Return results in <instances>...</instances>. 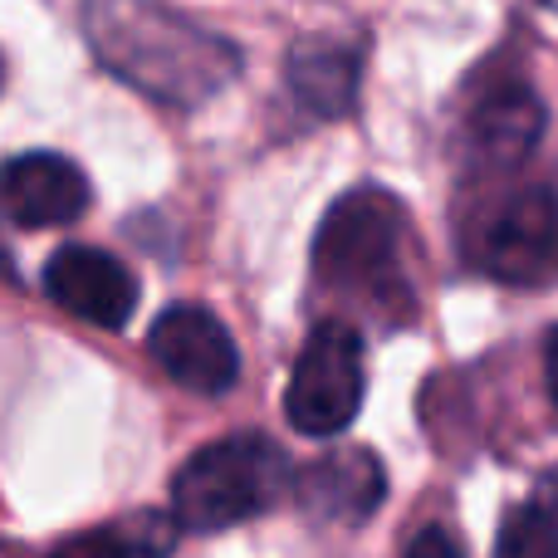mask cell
<instances>
[{
    "instance_id": "6da1fadb",
    "label": "cell",
    "mask_w": 558,
    "mask_h": 558,
    "mask_svg": "<svg viewBox=\"0 0 558 558\" xmlns=\"http://www.w3.org/2000/svg\"><path fill=\"white\" fill-rule=\"evenodd\" d=\"M98 64L167 108H202L241 74V49L162 0H84Z\"/></svg>"
},
{
    "instance_id": "7a4b0ae2",
    "label": "cell",
    "mask_w": 558,
    "mask_h": 558,
    "mask_svg": "<svg viewBox=\"0 0 558 558\" xmlns=\"http://www.w3.org/2000/svg\"><path fill=\"white\" fill-rule=\"evenodd\" d=\"M314 275L328 294L357 299L377 314H412L407 279V216L397 196L353 192L324 216L314 245Z\"/></svg>"
},
{
    "instance_id": "3957f363",
    "label": "cell",
    "mask_w": 558,
    "mask_h": 558,
    "mask_svg": "<svg viewBox=\"0 0 558 558\" xmlns=\"http://www.w3.org/2000/svg\"><path fill=\"white\" fill-rule=\"evenodd\" d=\"M294 495V465L270 436L241 432L196 451L172 481V514L182 530L216 534L275 510Z\"/></svg>"
},
{
    "instance_id": "277c9868",
    "label": "cell",
    "mask_w": 558,
    "mask_h": 558,
    "mask_svg": "<svg viewBox=\"0 0 558 558\" xmlns=\"http://www.w3.org/2000/svg\"><path fill=\"white\" fill-rule=\"evenodd\" d=\"M465 255L481 275L514 289H549L558 279V192L510 186L475 211Z\"/></svg>"
},
{
    "instance_id": "5b68a950",
    "label": "cell",
    "mask_w": 558,
    "mask_h": 558,
    "mask_svg": "<svg viewBox=\"0 0 558 558\" xmlns=\"http://www.w3.org/2000/svg\"><path fill=\"white\" fill-rule=\"evenodd\" d=\"M363 387H367V367H363V333L343 318H328L299 348L294 377L284 392V416L299 436H328L348 432L363 407Z\"/></svg>"
},
{
    "instance_id": "8992f818",
    "label": "cell",
    "mask_w": 558,
    "mask_h": 558,
    "mask_svg": "<svg viewBox=\"0 0 558 558\" xmlns=\"http://www.w3.org/2000/svg\"><path fill=\"white\" fill-rule=\"evenodd\" d=\"M147 353L153 363L172 377L177 387L196 397H226L241 383V353L226 324L202 304H172L157 314L153 333H147Z\"/></svg>"
},
{
    "instance_id": "52a82bcc",
    "label": "cell",
    "mask_w": 558,
    "mask_h": 558,
    "mask_svg": "<svg viewBox=\"0 0 558 558\" xmlns=\"http://www.w3.org/2000/svg\"><path fill=\"white\" fill-rule=\"evenodd\" d=\"M45 294L84 324L123 328L137 308V279L118 255L98 245H64L45 265Z\"/></svg>"
},
{
    "instance_id": "ba28073f",
    "label": "cell",
    "mask_w": 558,
    "mask_h": 558,
    "mask_svg": "<svg viewBox=\"0 0 558 558\" xmlns=\"http://www.w3.org/2000/svg\"><path fill=\"white\" fill-rule=\"evenodd\" d=\"M88 211V177L59 153H20L0 167V216L25 231L69 226Z\"/></svg>"
},
{
    "instance_id": "9c48e42d",
    "label": "cell",
    "mask_w": 558,
    "mask_h": 558,
    "mask_svg": "<svg viewBox=\"0 0 558 558\" xmlns=\"http://www.w3.org/2000/svg\"><path fill=\"white\" fill-rule=\"evenodd\" d=\"M383 461L363 446H338L294 475V505L318 524H363L383 505Z\"/></svg>"
},
{
    "instance_id": "30bf717a",
    "label": "cell",
    "mask_w": 558,
    "mask_h": 558,
    "mask_svg": "<svg viewBox=\"0 0 558 558\" xmlns=\"http://www.w3.org/2000/svg\"><path fill=\"white\" fill-rule=\"evenodd\" d=\"M357 69L363 54L353 45H333V39H308L289 59V88L294 98L318 118H338L353 108L357 98Z\"/></svg>"
},
{
    "instance_id": "8fae6325",
    "label": "cell",
    "mask_w": 558,
    "mask_h": 558,
    "mask_svg": "<svg viewBox=\"0 0 558 558\" xmlns=\"http://www.w3.org/2000/svg\"><path fill=\"white\" fill-rule=\"evenodd\" d=\"M539 128H544V113L530 88H500V94L485 98L471 118V133H475V143L485 147L490 162H514V157H524L539 143Z\"/></svg>"
},
{
    "instance_id": "7c38bea8",
    "label": "cell",
    "mask_w": 558,
    "mask_h": 558,
    "mask_svg": "<svg viewBox=\"0 0 558 558\" xmlns=\"http://www.w3.org/2000/svg\"><path fill=\"white\" fill-rule=\"evenodd\" d=\"M500 549L505 554H524V558L558 554V514H549L544 505H530V510H520L510 524H505Z\"/></svg>"
},
{
    "instance_id": "4fadbf2b",
    "label": "cell",
    "mask_w": 558,
    "mask_h": 558,
    "mask_svg": "<svg viewBox=\"0 0 558 558\" xmlns=\"http://www.w3.org/2000/svg\"><path fill=\"white\" fill-rule=\"evenodd\" d=\"M167 544H172V530H162V524H147L143 534H133V530L88 534V539H78V549H133V554H153V549H167Z\"/></svg>"
},
{
    "instance_id": "5bb4252c",
    "label": "cell",
    "mask_w": 558,
    "mask_h": 558,
    "mask_svg": "<svg viewBox=\"0 0 558 558\" xmlns=\"http://www.w3.org/2000/svg\"><path fill=\"white\" fill-rule=\"evenodd\" d=\"M544 383H549V397L558 402V328L549 333V343H544Z\"/></svg>"
},
{
    "instance_id": "9a60e30c",
    "label": "cell",
    "mask_w": 558,
    "mask_h": 558,
    "mask_svg": "<svg viewBox=\"0 0 558 558\" xmlns=\"http://www.w3.org/2000/svg\"><path fill=\"white\" fill-rule=\"evenodd\" d=\"M544 5H549V10H558V0H544Z\"/></svg>"
}]
</instances>
